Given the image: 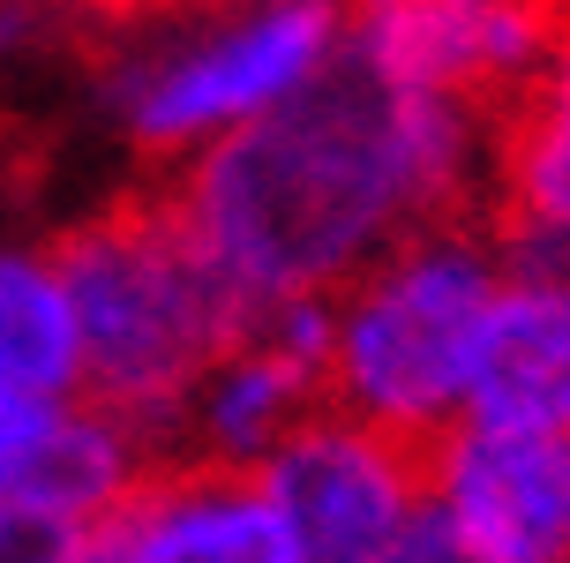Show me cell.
Segmentation results:
<instances>
[{"mask_svg":"<svg viewBox=\"0 0 570 563\" xmlns=\"http://www.w3.org/2000/svg\"><path fill=\"white\" fill-rule=\"evenodd\" d=\"M481 106L399 84L345 46L308 90L188 158L173 219L248 309L331 301L421 225H451L488 181Z\"/></svg>","mask_w":570,"mask_h":563,"instance_id":"1","label":"cell"},{"mask_svg":"<svg viewBox=\"0 0 570 563\" xmlns=\"http://www.w3.org/2000/svg\"><path fill=\"white\" fill-rule=\"evenodd\" d=\"M53 271L83 338V406L128 436H166L188 421L196 384L256 331V309L196 249L173 203H120L76 225L53 249Z\"/></svg>","mask_w":570,"mask_h":563,"instance_id":"2","label":"cell"},{"mask_svg":"<svg viewBox=\"0 0 570 563\" xmlns=\"http://www.w3.org/2000/svg\"><path fill=\"white\" fill-rule=\"evenodd\" d=\"M511 263L473 225H421L331 293V406L399 444H435L473 414V368Z\"/></svg>","mask_w":570,"mask_h":563,"instance_id":"3","label":"cell"},{"mask_svg":"<svg viewBox=\"0 0 570 563\" xmlns=\"http://www.w3.org/2000/svg\"><path fill=\"white\" fill-rule=\"evenodd\" d=\"M345 54V0H218L120 60L114 106L142 151L196 158L278 113Z\"/></svg>","mask_w":570,"mask_h":563,"instance_id":"4","label":"cell"},{"mask_svg":"<svg viewBox=\"0 0 570 563\" xmlns=\"http://www.w3.org/2000/svg\"><path fill=\"white\" fill-rule=\"evenodd\" d=\"M308 563H391L428 518V466L413 444L323 406L256 466Z\"/></svg>","mask_w":570,"mask_h":563,"instance_id":"5","label":"cell"},{"mask_svg":"<svg viewBox=\"0 0 570 563\" xmlns=\"http://www.w3.org/2000/svg\"><path fill=\"white\" fill-rule=\"evenodd\" d=\"M556 38V0H345L353 54L458 106H488L525 84L541 90Z\"/></svg>","mask_w":570,"mask_h":563,"instance_id":"6","label":"cell"},{"mask_svg":"<svg viewBox=\"0 0 570 563\" xmlns=\"http://www.w3.org/2000/svg\"><path fill=\"white\" fill-rule=\"evenodd\" d=\"M428 511L481 563H570V436L458 421L428 444Z\"/></svg>","mask_w":570,"mask_h":563,"instance_id":"7","label":"cell"},{"mask_svg":"<svg viewBox=\"0 0 570 563\" xmlns=\"http://www.w3.org/2000/svg\"><path fill=\"white\" fill-rule=\"evenodd\" d=\"M83 563H308L293 526L278 518L256 466H173L142 474L98 518L83 541Z\"/></svg>","mask_w":570,"mask_h":563,"instance_id":"8","label":"cell"},{"mask_svg":"<svg viewBox=\"0 0 570 563\" xmlns=\"http://www.w3.org/2000/svg\"><path fill=\"white\" fill-rule=\"evenodd\" d=\"M323 361H331V301H285L263 309L256 331L196 384L188 428L203 458L218 466H263L271 450L323 414Z\"/></svg>","mask_w":570,"mask_h":563,"instance_id":"9","label":"cell"},{"mask_svg":"<svg viewBox=\"0 0 570 563\" xmlns=\"http://www.w3.org/2000/svg\"><path fill=\"white\" fill-rule=\"evenodd\" d=\"M465 421L563 428L570 436V271L511 263L495 293L473 368V414Z\"/></svg>","mask_w":570,"mask_h":563,"instance_id":"10","label":"cell"},{"mask_svg":"<svg viewBox=\"0 0 570 563\" xmlns=\"http://www.w3.org/2000/svg\"><path fill=\"white\" fill-rule=\"evenodd\" d=\"M0 384L30 398L83 391V338L53 255H0Z\"/></svg>","mask_w":570,"mask_h":563,"instance_id":"11","label":"cell"},{"mask_svg":"<svg viewBox=\"0 0 570 563\" xmlns=\"http://www.w3.org/2000/svg\"><path fill=\"white\" fill-rule=\"evenodd\" d=\"M503 203H511L518 263L570 271V120L525 113L511 151H503Z\"/></svg>","mask_w":570,"mask_h":563,"instance_id":"12","label":"cell"},{"mask_svg":"<svg viewBox=\"0 0 570 563\" xmlns=\"http://www.w3.org/2000/svg\"><path fill=\"white\" fill-rule=\"evenodd\" d=\"M90 526L46 518V511H0V563H83Z\"/></svg>","mask_w":570,"mask_h":563,"instance_id":"13","label":"cell"},{"mask_svg":"<svg viewBox=\"0 0 570 563\" xmlns=\"http://www.w3.org/2000/svg\"><path fill=\"white\" fill-rule=\"evenodd\" d=\"M391 563H481V556H473V549H465V541H458L451 526H443V518L428 511L421 526L399 541V556H391Z\"/></svg>","mask_w":570,"mask_h":563,"instance_id":"14","label":"cell"},{"mask_svg":"<svg viewBox=\"0 0 570 563\" xmlns=\"http://www.w3.org/2000/svg\"><path fill=\"white\" fill-rule=\"evenodd\" d=\"M533 106L556 113V120H570V16H563V38H556V54H548V76H541V90H533Z\"/></svg>","mask_w":570,"mask_h":563,"instance_id":"15","label":"cell"}]
</instances>
